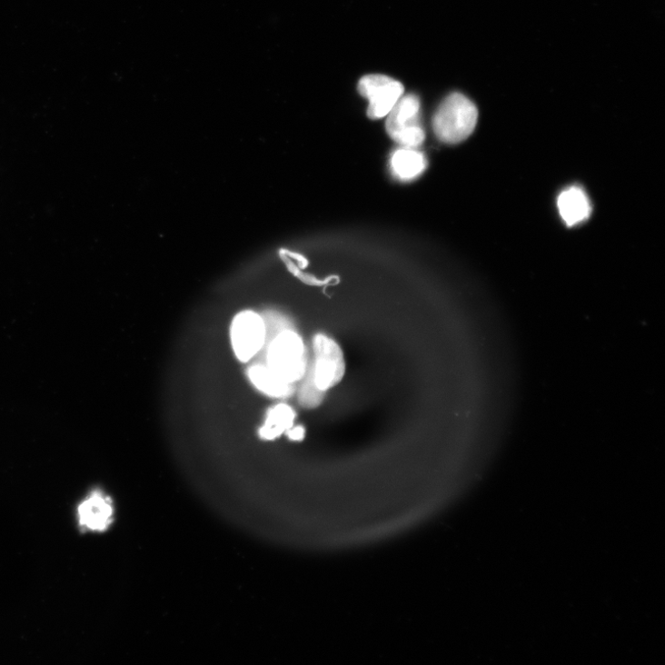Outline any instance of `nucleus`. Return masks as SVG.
<instances>
[{
	"label": "nucleus",
	"instance_id": "obj_8",
	"mask_svg": "<svg viewBox=\"0 0 665 665\" xmlns=\"http://www.w3.org/2000/svg\"><path fill=\"white\" fill-rule=\"evenodd\" d=\"M558 206L569 227L582 223L591 216L592 210L587 194L579 186H571L563 191L559 196Z\"/></svg>",
	"mask_w": 665,
	"mask_h": 665
},
{
	"label": "nucleus",
	"instance_id": "obj_2",
	"mask_svg": "<svg viewBox=\"0 0 665 665\" xmlns=\"http://www.w3.org/2000/svg\"><path fill=\"white\" fill-rule=\"evenodd\" d=\"M253 364H265L289 383L302 379L306 372L305 349L296 332L286 329L267 346Z\"/></svg>",
	"mask_w": 665,
	"mask_h": 665
},
{
	"label": "nucleus",
	"instance_id": "obj_5",
	"mask_svg": "<svg viewBox=\"0 0 665 665\" xmlns=\"http://www.w3.org/2000/svg\"><path fill=\"white\" fill-rule=\"evenodd\" d=\"M315 364L314 381L319 390L326 392L344 377L346 364L340 346L325 336L318 335L313 342Z\"/></svg>",
	"mask_w": 665,
	"mask_h": 665
},
{
	"label": "nucleus",
	"instance_id": "obj_4",
	"mask_svg": "<svg viewBox=\"0 0 665 665\" xmlns=\"http://www.w3.org/2000/svg\"><path fill=\"white\" fill-rule=\"evenodd\" d=\"M360 94L369 100L367 115L372 120H380L388 115L404 94L403 84L381 74L362 77L358 84Z\"/></svg>",
	"mask_w": 665,
	"mask_h": 665
},
{
	"label": "nucleus",
	"instance_id": "obj_12",
	"mask_svg": "<svg viewBox=\"0 0 665 665\" xmlns=\"http://www.w3.org/2000/svg\"><path fill=\"white\" fill-rule=\"evenodd\" d=\"M323 396V392L320 391L315 383L313 366L301 388L299 401L305 408H315L321 403Z\"/></svg>",
	"mask_w": 665,
	"mask_h": 665
},
{
	"label": "nucleus",
	"instance_id": "obj_6",
	"mask_svg": "<svg viewBox=\"0 0 665 665\" xmlns=\"http://www.w3.org/2000/svg\"><path fill=\"white\" fill-rule=\"evenodd\" d=\"M265 341V323L263 316L253 312L238 314L232 325V342L237 358L243 362L254 359Z\"/></svg>",
	"mask_w": 665,
	"mask_h": 665
},
{
	"label": "nucleus",
	"instance_id": "obj_13",
	"mask_svg": "<svg viewBox=\"0 0 665 665\" xmlns=\"http://www.w3.org/2000/svg\"><path fill=\"white\" fill-rule=\"evenodd\" d=\"M304 435L305 429L302 426L288 430V436L293 441H301L304 438Z\"/></svg>",
	"mask_w": 665,
	"mask_h": 665
},
{
	"label": "nucleus",
	"instance_id": "obj_10",
	"mask_svg": "<svg viewBox=\"0 0 665 665\" xmlns=\"http://www.w3.org/2000/svg\"><path fill=\"white\" fill-rule=\"evenodd\" d=\"M249 378L258 391L273 398H286L294 392L293 383H289L275 373L265 364H253L249 372Z\"/></svg>",
	"mask_w": 665,
	"mask_h": 665
},
{
	"label": "nucleus",
	"instance_id": "obj_9",
	"mask_svg": "<svg viewBox=\"0 0 665 665\" xmlns=\"http://www.w3.org/2000/svg\"><path fill=\"white\" fill-rule=\"evenodd\" d=\"M428 162L423 153L415 148L402 147L391 158V170L395 178L411 182L420 177L427 169Z\"/></svg>",
	"mask_w": 665,
	"mask_h": 665
},
{
	"label": "nucleus",
	"instance_id": "obj_11",
	"mask_svg": "<svg viewBox=\"0 0 665 665\" xmlns=\"http://www.w3.org/2000/svg\"><path fill=\"white\" fill-rule=\"evenodd\" d=\"M295 413L285 404L277 405L272 409L266 417L263 426L260 429V436L264 440H273L291 429L293 425Z\"/></svg>",
	"mask_w": 665,
	"mask_h": 665
},
{
	"label": "nucleus",
	"instance_id": "obj_1",
	"mask_svg": "<svg viewBox=\"0 0 665 665\" xmlns=\"http://www.w3.org/2000/svg\"><path fill=\"white\" fill-rule=\"evenodd\" d=\"M478 116V108L471 100L453 93L439 105L432 120L433 132L442 143L460 144L471 135Z\"/></svg>",
	"mask_w": 665,
	"mask_h": 665
},
{
	"label": "nucleus",
	"instance_id": "obj_3",
	"mask_svg": "<svg viewBox=\"0 0 665 665\" xmlns=\"http://www.w3.org/2000/svg\"><path fill=\"white\" fill-rule=\"evenodd\" d=\"M420 111L421 102L417 95H402L386 116L385 129L388 135L403 147H420L425 140Z\"/></svg>",
	"mask_w": 665,
	"mask_h": 665
},
{
	"label": "nucleus",
	"instance_id": "obj_7",
	"mask_svg": "<svg viewBox=\"0 0 665 665\" xmlns=\"http://www.w3.org/2000/svg\"><path fill=\"white\" fill-rule=\"evenodd\" d=\"M114 511L110 499L103 492L94 491L79 506V523L87 531H104L113 521Z\"/></svg>",
	"mask_w": 665,
	"mask_h": 665
}]
</instances>
